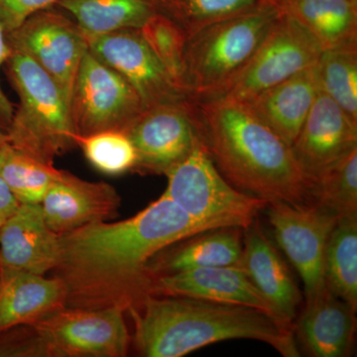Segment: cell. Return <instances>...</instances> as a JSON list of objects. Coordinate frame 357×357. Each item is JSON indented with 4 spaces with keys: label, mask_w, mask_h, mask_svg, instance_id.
I'll return each instance as SVG.
<instances>
[{
    "label": "cell",
    "mask_w": 357,
    "mask_h": 357,
    "mask_svg": "<svg viewBox=\"0 0 357 357\" xmlns=\"http://www.w3.org/2000/svg\"><path fill=\"white\" fill-rule=\"evenodd\" d=\"M306 28L323 51L357 49V0H271Z\"/></svg>",
    "instance_id": "obj_21"
},
{
    "label": "cell",
    "mask_w": 357,
    "mask_h": 357,
    "mask_svg": "<svg viewBox=\"0 0 357 357\" xmlns=\"http://www.w3.org/2000/svg\"><path fill=\"white\" fill-rule=\"evenodd\" d=\"M59 236L45 222L40 204H20L0 227V284L16 275H42L57 265Z\"/></svg>",
    "instance_id": "obj_14"
},
{
    "label": "cell",
    "mask_w": 357,
    "mask_h": 357,
    "mask_svg": "<svg viewBox=\"0 0 357 357\" xmlns=\"http://www.w3.org/2000/svg\"><path fill=\"white\" fill-rule=\"evenodd\" d=\"M166 176L168 185L163 194L192 218L220 227L246 229L268 206L264 199L232 187L199 140L189 156Z\"/></svg>",
    "instance_id": "obj_7"
},
{
    "label": "cell",
    "mask_w": 357,
    "mask_h": 357,
    "mask_svg": "<svg viewBox=\"0 0 357 357\" xmlns=\"http://www.w3.org/2000/svg\"><path fill=\"white\" fill-rule=\"evenodd\" d=\"M2 69L20 96L6 130L7 143L42 163L77 146L69 102L57 83L31 58L11 51Z\"/></svg>",
    "instance_id": "obj_5"
},
{
    "label": "cell",
    "mask_w": 357,
    "mask_h": 357,
    "mask_svg": "<svg viewBox=\"0 0 357 357\" xmlns=\"http://www.w3.org/2000/svg\"><path fill=\"white\" fill-rule=\"evenodd\" d=\"M279 15L273 3L265 2L188 37L182 75L185 96L204 100L227 95Z\"/></svg>",
    "instance_id": "obj_4"
},
{
    "label": "cell",
    "mask_w": 357,
    "mask_h": 357,
    "mask_svg": "<svg viewBox=\"0 0 357 357\" xmlns=\"http://www.w3.org/2000/svg\"><path fill=\"white\" fill-rule=\"evenodd\" d=\"M75 142L89 163L103 174L119 175L132 171L135 166V149L126 134L121 131L77 136Z\"/></svg>",
    "instance_id": "obj_30"
},
{
    "label": "cell",
    "mask_w": 357,
    "mask_h": 357,
    "mask_svg": "<svg viewBox=\"0 0 357 357\" xmlns=\"http://www.w3.org/2000/svg\"><path fill=\"white\" fill-rule=\"evenodd\" d=\"M6 143H7V135L6 131H3L0 128V146L6 144Z\"/></svg>",
    "instance_id": "obj_35"
},
{
    "label": "cell",
    "mask_w": 357,
    "mask_h": 357,
    "mask_svg": "<svg viewBox=\"0 0 357 357\" xmlns=\"http://www.w3.org/2000/svg\"><path fill=\"white\" fill-rule=\"evenodd\" d=\"M55 6L67 13L88 38L140 29L156 13L151 0H58Z\"/></svg>",
    "instance_id": "obj_23"
},
{
    "label": "cell",
    "mask_w": 357,
    "mask_h": 357,
    "mask_svg": "<svg viewBox=\"0 0 357 357\" xmlns=\"http://www.w3.org/2000/svg\"><path fill=\"white\" fill-rule=\"evenodd\" d=\"M323 48L306 28L280 13L255 56L227 98L243 102L251 96L314 67Z\"/></svg>",
    "instance_id": "obj_11"
},
{
    "label": "cell",
    "mask_w": 357,
    "mask_h": 357,
    "mask_svg": "<svg viewBox=\"0 0 357 357\" xmlns=\"http://www.w3.org/2000/svg\"><path fill=\"white\" fill-rule=\"evenodd\" d=\"M11 51L31 58L57 83L70 105L79 65L89 50L88 36L55 6L31 14L6 33Z\"/></svg>",
    "instance_id": "obj_9"
},
{
    "label": "cell",
    "mask_w": 357,
    "mask_h": 357,
    "mask_svg": "<svg viewBox=\"0 0 357 357\" xmlns=\"http://www.w3.org/2000/svg\"><path fill=\"white\" fill-rule=\"evenodd\" d=\"M183 105L202 146L232 187L268 204H311L290 145L241 102L185 96Z\"/></svg>",
    "instance_id": "obj_2"
},
{
    "label": "cell",
    "mask_w": 357,
    "mask_h": 357,
    "mask_svg": "<svg viewBox=\"0 0 357 357\" xmlns=\"http://www.w3.org/2000/svg\"><path fill=\"white\" fill-rule=\"evenodd\" d=\"M151 294L241 305L255 307L278 319L273 307L251 281L243 266L198 268L159 275L154 279Z\"/></svg>",
    "instance_id": "obj_17"
},
{
    "label": "cell",
    "mask_w": 357,
    "mask_h": 357,
    "mask_svg": "<svg viewBox=\"0 0 357 357\" xmlns=\"http://www.w3.org/2000/svg\"><path fill=\"white\" fill-rule=\"evenodd\" d=\"M316 72L319 91L357 124V49L323 51Z\"/></svg>",
    "instance_id": "obj_29"
},
{
    "label": "cell",
    "mask_w": 357,
    "mask_h": 357,
    "mask_svg": "<svg viewBox=\"0 0 357 357\" xmlns=\"http://www.w3.org/2000/svg\"><path fill=\"white\" fill-rule=\"evenodd\" d=\"M121 307L88 310L63 307L13 337L0 340V356L42 357H122L129 335Z\"/></svg>",
    "instance_id": "obj_6"
},
{
    "label": "cell",
    "mask_w": 357,
    "mask_h": 357,
    "mask_svg": "<svg viewBox=\"0 0 357 357\" xmlns=\"http://www.w3.org/2000/svg\"><path fill=\"white\" fill-rule=\"evenodd\" d=\"M20 206L17 199L7 187L6 181L0 173V225L16 211Z\"/></svg>",
    "instance_id": "obj_34"
},
{
    "label": "cell",
    "mask_w": 357,
    "mask_h": 357,
    "mask_svg": "<svg viewBox=\"0 0 357 357\" xmlns=\"http://www.w3.org/2000/svg\"><path fill=\"white\" fill-rule=\"evenodd\" d=\"M69 109L77 137L124 132L145 107L128 82L88 50L77 70Z\"/></svg>",
    "instance_id": "obj_8"
},
{
    "label": "cell",
    "mask_w": 357,
    "mask_h": 357,
    "mask_svg": "<svg viewBox=\"0 0 357 357\" xmlns=\"http://www.w3.org/2000/svg\"><path fill=\"white\" fill-rule=\"evenodd\" d=\"M309 201L337 218L357 215V148L307 181Z\"/></svg>",
    "instance_id": "obj_26"
},
{
    "label": "cell",
    "mask_w": 357,
    "mask_h": 357,
    "mask_svg": "<svg viewBox=\"0 0 357 357\" xmlns=\"http://www.w3.org/2000/svg\"><path fill=\"white\" fill-rule=\"evenodd\" d=\"M156 13L176 23L188 37L206 26L248 13L266 0H151Z\"/></svg>",
    "instance_id": "obj_28"
},
{
    "label": "cell",
    "mask_w": 357,
    "mask_h": 357,
    "mask_svg": "<svg viewBox=\"0 0 357 357\" xmlns=\"http://www.w3.org/2000/svg\"><path fill=\"white\" fill-rule=\"evenodd\" d=\"M356 311L328 287L306 302L296 332L303 349L314 357L351 354L356 330Z\"/></svg>",
    "instance_id": "obj_19"
},
{
    "label": "cell",
    "mask_w": 357,
    "mask_h": 357,
    "mask_svg": "<svg viewBox=\"0 0 357 357\" xmlns=\"http://www.w3.org/2000/svg\"><path fill=\"white\" fill-rule=\"evenodd\" d=\"M140 32L174 83L183 93V61L188 39L185 33L172 20L158 13L148 20L140 28Z\"/></svg>",
    "instance_id": "obj_31"
},
{
    "label": "cell",
    "mask_w": 357,
    "mask_h": 357,
    "mask_svg": "<svg viewBox=\"0 0 357 357\" xmlns=\"http://www.w3.org/2000/svg\"><path fill=\"white\" fill-rule=\"evenodd\" d=\"M241 266L273 307L276 316L293 326L303 298L292 274L274 244L255 218L243 229Z\"/></svg>",
    "instance_id": "obj_18"
},
{
    "label": "cell",
    "mask_w": 357,
    "mask_h": 357,
    "mask_svg": "<svg viewBox=\"0 0 357 357\" xmlns=\"http://www.w3.org/2000/svg\"><path fill=\"white\" fill-rule=\"evenodd\" d=\"M243 229L222 227L192 236V241L184 244L157 267V271L170 274L198 268L241 266Z\"/></svg>",
    "instance_id": "obj_24"
},
{
    "label": "cell",
    "mask_w": 357,
    "mask_h": 357,
    "mask_svg": "<svg viewBox=\"0 0 357 357\" xmlns=\"http://www.w3.org/2000/svg\"><path fill=\"white\" fill-rule=\"evenodd\" d=\"M10 54L11 49L7 43L6 31L0 22V70L3 67L4 63L6 62ZM14 110L15 109H14L13 103L9 100L0 86V128L6 131V133L13 121Z\"/></svg>",
    "instance_id": "obj_33"
},
{
    "label": "cell",
    "mask_w": 357,
    "mask_h": 357,
    "mask_svg": "<svg viewBox=\"0 0 357 357\" xmlns=\"http://www.w3.org/2000/svg\"><path fill=\"white\" fill-rule=\"evenodd\" d=\"M66 299L65 285L56 277L16 275L0 284V335L63 309Z\"/></svg>",
    "instance_id": "obj_22"
},
{
    "label": "cell",
    "mask_w": 357,
    "mask_h": 357,
    "mask_svg": "<svg viewBox=\"0 0 357 357\" xmlns=\"http://www.w3.org/2000/svg\"><path fill=\"white\" fill-rule=\"evenodd\" d=\"M134 340L148 357H181L229 340H255L281 356H300L293 326L255 307L148 294L129 307Z\"/></svg>",
    "instance_id": "obj_3"
},
{
    "label": "cell",
    "mask_w": 357,
    "mask_h": 357,
    "mask_svg": "<svg viewBox=\"0 0 357 357\" xmlns=\"http://www.w3.org/2000/svg\"><path fill=\"white\" fill-rule=\"evenodd\" d=\"M324 275L326 287L357 311V215L337 218L326 244Z\"/></svg>",
    "instance_id": "obj_25"
},
{
    "label": "cell",
    "mask_w": 357,
    "mask_h": 357,
    "mask_svg": "<svg viewBox=\"0 0 357 357\" xmlns=\"http://www.w3.org/2000/svg\"><path fill=\"white\" fill-rule=\"evenodd\" d=\"M58 0H0V22L6 33L15 29L31 14L55 6Z\"/></svg>",
    "instance_id": "obj_32"
},
{
    "label": "cell",
    "mask_w": 357,
    "mask_h": 357,
    "mask_svg": "<svg viewBox=\"0 0 357 357\" xmlns=\"http://www.w3.org/2000/svg\"><path fill=\"white\" fill-rule=\"evenodd\" d=\"M0 227H1V225H0Z\"/></svg>",
    "instance_id": "obj_37"
},
{
    "label": "cell",
    "mask_w": 357,
    "mask_h": 357,
    "mask_svg": "<svg viewBox=\"0 0 357 357\" xmlns=\"http://www.w3.org/2000/svg\"><path fill=\"white\" fill-rule=\"evenodd\" d=\"M217 229L222 227L192 218L162 194L128 220L91 223L59 236V259L52 272L65 285L66 307L128 311L151 294L155 256Z\"/></svg>",
    "instance_id": "obj_1"
},
{
    "label": "cell",
    "mask_w": 357,
    "mask_h": 357,
    "mask_svg": "<svg viewBox=\"0 0 357 357\" xmlns=\"http://www.w3.org/2000/svg\"><path fill=\"white\" fill-rule=\"evenodd\" d=\"M121 197L105 182H88L64 171L62 177L49 188L40 206L49 229L64 236L115 217Z\"/></svg>",
    "instance_id": "obj_16"
},
{
    "label": "cell",
    "mask_w": 357,
    "mask_h": 357,
    "mask_svg": "<svg viewBox=\"0 0 357 357\" xmlns=\"http://www.w3.org/2000/svg\"><path fill=\"white\" fill-rule=\"evenodd\" d=\"M354 148H357V124L330 96L319 91L306 121L291 145L305 177L311 180Z\"/></svg>",
    "instance_id": "obj_15"
},
{
    "label": "cell",
    "mask_w": 357,
    "mask_h": 357,
    "mask_svg": "<svg viewBox=\"0 0 357 357\" xmlns=\"http://www.w3.org/2000/svg\"><path fill=\"white\" fill-rule=\"evenodd\" d=\"M266 208L277 243L299 273L309 302L326 287V248L337 215L314 204L278 202Z\"/></svg>",
    "instance_id": "obj_10"
},
{
    "label": "cell",
    "mask_w": 357,
    "mask_h": 357,
    "mask_svg": "<svg viewBox=\"0 0 357 357\" xmlns=\"http://www.w3.org/2000/svg\"><path fill=\"white\" fill-rule=\"evenodd\" d=\"M266 1H268V2H271V0H266Z\"/></svg>",
    "instance_id": "obj_36"
},
{
    "label": "cell",
    "mask_w": 357,
    "mask_h": 357,
    "mask_svg": "<svg viewBox=\"0 0 357 357\" xmlns=\"http://www.w3.org/2000/svg\"><path fill=\"white\" fill-rule=\"evenodd\" d=\"M88 39L89 50L128 82L145 109L184 100V93L149 48L140 29L121 30Z\"/></svg>",
    "instance_id": "obj_12"
},
{
    "label": "cell",
    "mask_w": 357,
    "mask_h": 357,
    "mask_svg": "<svg viewBox=\"0 0 357 357\" xmlns=\"http://www.w3.org/2000/svg\"><path fill=\"white\" fill-rule=\"evenodd\" d=\"M319 91L314 66L238 102L291 146Z\"/></svg>",
    "instance_id": "obj_20"
},
{
    "label": "cell",
    "mask_w": 357,
    "mask_h": 357,
    "mask_svg": "<svg viewBox=\"0 0 357 357\" xmlns=\"http://www.w3.org/2000/svg\"><path fill=\"white\" fill-rule=\"evenodd\" d=\"M123 133L135 149L132 171L141 174L166 175L189 156L198 141L183 100L143 110Z\"/></svg>",
    "instance_id": "obj_13"
},
{
    "label": "cell",
    "mask_w": 357,
    "mask_h": 357,
    "mask_svg": "<svg viewBox=\"0 0 357 357\" xmlns=\"http://www.w3.org/2000/svg\"><path fill=\"white\" fill-rule=\"evenodd\" d=\"M0 173L20 204H40L64 171L32 158L8 143L0 146Z\"/></svg>",
    "instance_id": "obj_27"
}]
</instances>
